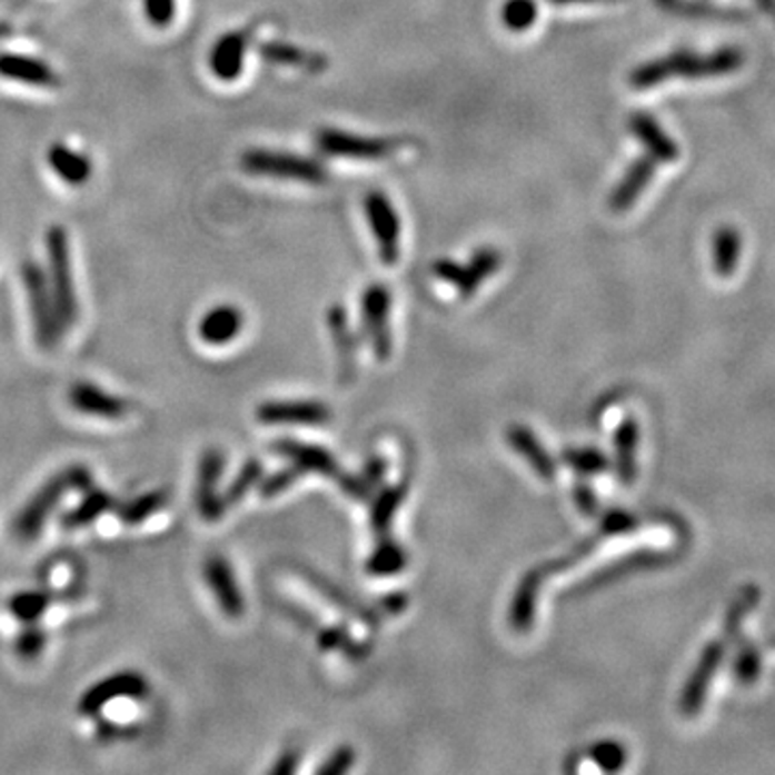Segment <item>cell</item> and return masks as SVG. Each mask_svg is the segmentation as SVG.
<instances>
[{
	"mask_svg": "<svg viewBox=\"0 0 775 775\" xmlns=\"http://www.w3.org/2000/svg\"><path fill=\"white\" fill-rule=\"evenodd\" d=\"M142 7L149 24H153L156 29H167L175 20V0H142Z\"/></svg>",
	"mask_w": 775,
	"mask_h": 775,
	"instance_id": "74e56055",
	"label": "cell"
},
{
	"mask_svg": "<svg viewBox=\"0 0 775 775\" xmlns=\"http://www.w3.org/2000/svg\"><path fill=\"white\" fill-rule=\"evenodd\" d=\"M636 425L632 420H627L616 436L618 444V470L623 474L625 480L634 478V446H636Z\"/></svg>",
	"mask_w": 775,
	"mask_h": 775,
	"instance_id": "e575fe53",
	"label": "cell"
},
{
	"mask_svg": "<svg viewBox=\"0 0 775 775\" xmlns=\"http://www.w3.org/2000/svg\"><path fill=\"white\" fill-rule=\"evenodd\" d=\"M739 236L733 229H722L715 236V266L722 274H728L737 264Z\"/></svg>",
	"mask_w": 775,
	"mask_h": 775,
	"instance_id": "836d02e7",
	"label": "cell"
},
{
	"mask_svg": "<svg viewBox=\"0 0 775 775\" xmlns=\"http://www.w3.org/2000/svg\"><path fill=\"white\" fill-rule=\"evenodd\" d=\"M365 211L381 264L397 266L401 257V218L397 207L381 190H371L365 197Z\"/></svg>",
	"mask_w": 775,
	"mask_h": 775,
	"instance_id": "ba28073f",
	"label": "cell"
},
{
	"mask_svg": "<svg viewBox=\"0 0 775 775\" xmlns=\"http://www.w3.org/2000/svg\"><path fill=\"white\" fill-rule=\"evenodd\" d=\"M302 474V470H300L298 466H291V468L282 470V473L274 474V476H270V478L261 485V494H264L266 498H271V496H276V494H282V491H285L287 487H291Z\"/></svg>",
	"mask_w": 775,
	"mask_h": 775,
	"instance_id": "ab89813d",
	"label": "cell"
},
{
	"mask_svg": "<svg viewBox=\"0 0 775 775\" xmlns=\"http://www.w3.org/2000/svg\"><path fill=\"white\" fill-rule=\"evenodd\" d=\"M575 503L584 510V513H593L595 510V496L590 491V487L586 483H577L574 489Z\"/></svg>",
	"mask_w": 775,
	"mask_h": 775,
	"instance_id": "7bdbcfd3",
	"label": "cell"
},
{
	"mask_svg": "<svg viewBox=\"0 0 775 775\" xmlns=\"http://www.w3.org/2000/svg\"><path fill=\"white\" fill-rule=\"evenodd\" d=\"M405 491H407L405 485H395V487L384 489L379 494V498L375 500L371 508V526L377 539H384L388 535L393 517H395L397 508L404 503Z\"/></svg>",
	"mask_w": 775,
	"mask_h": 775,
	"instance_id": "4316f807",
	"label": "cell"
},
{
	"mask_svg": "<svg viewBox=\"0 0 775 775\" xmlns=\"http://www.w3.org/2000/svg\"><path fill=\"white\" fill-rule=\"evenodd\" d=\"M225 468V457L218 448L205 450L199 464V483H197V506L205 521H218L229 506L225 498L218 496V480Z\"/></svg>",
	"mask_w": 775,
	"mask_h": 775,
	"instance_id": "8fae6325",
	"label": "cell"
},
{
	"mask_svg": "<svg viewBox=\"0 0 775 775\" xmlns=\"http://www.w3.org/2000/svg\"><path fill=\"white\" fill-rule=\"evenodd\" d=\"M563 461L569 468H574L575 473L586 474V476L606 470L607 464L606 457L597 450H574V448L563 453Z\"/></svg>",
	"mask_w": 775,
	"mask_h": 775,
	"instance_id": "d590c367",
	"label": "cell"
},
{
	"mask_svg": "<svg viewBox=\"0 0 775 775\" xmlns=\"http://www.w3.org/2000/svg\"><path fill=\"white\" fill-rule=\"evenodd\" d=\"M362 308V321H365V335L371 342L372 354L379 360H386L393 349L390 337V291L386 285L375 282L367 287L360 300Z\"/></svg>",
	"mask_w": 775,
	"mask_h": 775,
	"instance_id": "9c48e42d",
	"label": "cell"
},
{
	"mask_svg": "<svg viewBox=\"0 0 775 775\" xmlns=\"http://www.w3.org/2000/svg\"><path fill=\"white\" fill-rule=\"evenodd\" d=\"M46 646V632L37 623H27V627L16 638V653L22 659H34Z\"/></svg>",
	"mask_w": 775,
	"mask_h": 775,
	"instance_id": "8d00e7d4",
	"label": "cell"
},
{
	"mask_svg": "<svg viewBox=\"0 0 775 775\" xmlns=\"http://www.w3.org/2000/svg\"><path fill=\"white\" fill-rule=\"evenodd\" d=\"M9 34H11V29H9V24L0 22V39H7Z\"/></svg>",
	"mask_w": 775,
	"mask_h": 775,
	"instance_id": "c3c4849f",
	"label": "cell"
},
{
	"mask_svg": "<svg viewBox=\"0 0 775 775\" xmlns=\"http://www.w3.org/2000/svg\"><path fill=\"white\" fill-rule=\"evenodd\" d=\"M261 474H264L261 461L250 459V461L241 468V473L237 474L236 480L229 485V489H227V494H225V505H237V503L261 480Z\"/></svg>",
	"mask_w": 775,
	"mask_h": 775,
	"instance_id": "d6a6232c",
	"label": "cell"
},
{
	"mask_svg": "<svg viewBox=\"0 0 775 775\" xmlns=\"http://www.w3.org/2000/svg\"><path fill=\"white\" fill-rule=\"evenodd\" d=\"M319 646H321L324 650H337L338 648V650L349 653L356 644L351 642L347 632H342V629H338V627H330V629H324V632H321V636H319Z\"/></svg>",
	"mask_w": 775,
	"mask_h": 775,
	"instance_id": "b9f144b4",
	"label": "cell"
},
{
	"mask_svg": "<svg viewBox=\"0 0 775 775\" xmlns=\"http://www.w3.org/2000/svg\"><path fill=\"white\" fill-rule=\"evenodd\" d=\"M503 268V252L496 248H478L473 255V259L464 266L453 259H438L431 270L438 276L439 280L453 285L461 298H473L480 282H485L491 274Z\"/></svg>",
	"mask_w": 775,
	"mask_h": 775,
	"instance_id": "52a82bcc",
	"label": "cell"
},
{
	"mask_svg": "<svg viewBox=\"0 0 775 775\" xmlns=\"http://www.w3.org/2000/svg\"><path fill=\"white\" fill-rule=\"evenodd\" d=\"M304 575H306V579L312 582L315 588H317L324 597H328L338 609L347 612V614L354 616V618H360V620L367 623V625H375V614H372L371 609L356 604L347 593H342L340 588H337V586L330 584V582H326L324 577H319V575L312 574V572H306Z\"/></svg>",
	"mask_w": 775,
	"mask_h": 775,
	"instance_id": "f1b7e54d",
	"label": "cell"
},
{
	"mask_svg": "<svg viewBox=\"0 0 775 775\" xmlns=\"http://www.w3.org/2000/svg\"><path fill=\"white\" fill-rule=\"evenodd\" d=\"M328 326L335 338L338 354V367H340V381H351L356 377V338L351 335L349 319L342 306L335 304L328 310Z\"/></svg>",
	"mask_w": 775,
	"mask_h": 775,
	"instance_id": "7402d4cb",
	"label": "cell"
},
{
	"mask_svg": "<svg viewBox=\"0 0 775 775\" xmlns=\"http://www.w3.org/2000/svg\"><path fill=\"white\" fill-rule=\"evenodd\" d=\"M593 761H597L607 772H616L625 763V749L616 743H599L590 749Z\"/></svg>",
	"mask_w": 775,
	"mask_h": 775,
	"instance_id": "f35d334b",
	"label": "cell"
},
{
	"mask_svg": "<svg viewBox=\"0 0 775 775\" xmlns=\"http://www.w3.org/2000/svg\"><path fill=\"white\" fill-rule=\"evenodd\" d=\"M629 130L648 149V156L655 158L657 162H675L678 158L675 140L668 138L666 132L657 126V121H653L648 115H642V112L632 115Z\"/></svg>",
	"mask_w": 775,
	"mask_h": 775,
	"instance_id": "603a6c76",
	"label": "cell"
},
{
	"mask_svg": "<svg viewBox=\"0 0 775 775\" xmlns=\"http://www.w3.org/2000/svg\"><path fill=\"white\" fill-rule=\"evenodd\" d=\"M274 453L289 457L304 474L317 473L324 476H338V466L335 457L319 448V446H306L300 441H291V439H280L274 444Z\"/></svg>",
	"mask_w": 775,
	"mask_h": 775,
	"instance_id": "ffe728a7",
	"label": "cell"
},
{
	"mask_svg": "<svg viewBox=\"0 0 775 775\" xmlns=\"http://www.w3.org/2000/svg\"><path fill=\"white\" fill-rule=\"evenodd\" d=\"M147 694H149L147 678L138 673H132V670H126V673L108 676L100 683H96L91 689H87L78 703V711L85 717H93L110 701H117V698L142 701Z\"/></svg>",
	"mask_w": 775,
	"mask_h": 775,
	"instance_id": "30bf717a",
	"label": "cell"
},
{
	"mask_svg": "<svg viewBox=\"0 0 775 775\" xmlns=\"http://www.w3.org/2000/svg\"><path fill=\"white\" fill-rule=\"evenodd\" d=\"M46 257H48V282L59 308L63 328H71L78 319V296L71 270V250L68 231L59 225L50 227L46 234Z\"/></svg>",
	"mask_w": 775,
	"mask_h": 775,
	"instance_id": "3957f363",
	"label": "cell"
},
{
	"mask_svg": "<svg viewBox=\"0 0 775 775\" xmlns=\"http://www.w3.org/2000/svg\"><path fill=\"white\" fill-rule=\"evenodd\" d=\"M22 282L27 289V300H29L31 317H33L34 338L43 349H52V347H57V342H59L66 328L61 324L59 308H57L50 282H48V271L34 261H24L22 264Z\"/></svg>",
	"mask_w": 775,
	"mask_h": 775,
	"instance_id": "5b68a950",
	"label": "cell"
},
{
	"mask_svg": "<svg viewBox=\"0 0 775 775\" xmlns=\"http://www.w3.org/2000/svg\"><path fill=\"white\" fill-rule=\"evenodd\" d=\"M381 607H386L390 614H397L405 607V597L404 595H390L388 599L381 602Z\"/></svg>",
	"mask_w": 775,
	"mask_h": 775,
	"instance_id": "bcb514c9",
	"label": "cell"
},
{
	"mask_svg": "<svg viewBox=\"0 0 775 775\" xmlns=\"http://www.w3.org/2000/svg\"><path fill=\"white\" fill-rule=\"evenodd\" d=\"M91 487H93V476L82 466H73V468L57 474L34 494L33 498L29 500V505L20 510V515L16 517V524H13L16 535L20 539H34L41 533L48 515L59 506L61 498L68 491H76V489L89 491Z\"/></svg>",
	"mask_w": 775,
	"mask_h": 775,
	"instance_id": "7a4b0ae2",
	"label": "cell"
},
{
	"mask_svg": "<svg viewBox=\"0 0 775 775\" xmlns=\"http://www.w3.org/2000/svg\"><path fill=\"white\" fill-rule=\"evenodd\" d=\"M384 474H386V461L377 457V459H371V461L365 466L362 478L367 480V485L372 489V487L384 478Z\"/></svg>",
	"mask_w": 775,
	"mask_h": 775,
	"instance_id": "f6af8a7d",
	"label": "cell"
},
{
	"mask_svg": "<svg viewBox=\"0 0 775 775\" xmlns=\"http://www.w3.org/2000/svg\"><path fill=\"white\" fill-rule=\"evenodd\" d=\"M115 506V498L101 489H89L87 491V498L76 506L73 510H69L63 515L61 524L63 528L68 530H76V528H85L89 524H93L100 515H103L106 510H110Z\"/></svg>",
	"mask_w": 775,
	"mask_h": 775,
	"instance_id": "484cf974",
	"label": "cell"
},
{
	"mask_svg": "<svg viewBox=\"0 0 775 775\" xmlns=\"http://www.w3.org/2000/svg\"><path fill=\"white\" fill-rule=\"evenodd\" d=\"M317 147L321 153L332 158L377 162L390 158L401 147V140L358 136L335 128H324L317 132Z\"/></svg>",
	"mask_w": 775,
	"mask_h": 775,
	"instance_id": "8992f818",
	"label": "cell"
},
{
	"mask_svg": "<svg viewBox=\"0 0 775 775\" xmlns=\"http://www.w3.org/2000/svg\"><path fill=\"white\" fill-rule=\"evenodd\" d=\"M298 763H300V754L298 752H287L274 767H271V774L276 775H289L294 774L298 769Z\"/></svg>",
	"mask_w": 775,
	"mask_h": 775,
	"instance_id": "ee69618b",
	"label": "cell"
},
{
	"mask_svg": "<svg viewBox=\"0 0 775 775\" xmlns=\"http://www.w3.org/2000/svg\"><path fill=\"white\" fill-rule=\"evenodd\" d=\"M169 500V494L165 489H156V491H149V494H142L138 496L135 500L130 503H123V505L117 508V515L123 524L128 526H138L142 524L145 519H149L153 513H158L160 508H165Z\"/></svg>",
	"mask_w": 775,
	"mask_h": 775,
	"instance_id": "83f0119b",
	"label": "cell"
},
{
	"mask_svg": "<svg viewBox=\"0 0 775 775\" xmlns=\"http://www.w3.org/2000/svg\"><path fill=\"white\" fill-rule=\"evenodd\" d=\"M742 63L743 54L737 50H719L713 57H696L689 52H676L673 57L650 61L642 68L634 69L629 80H632L634 89H650V87H655L668 78H675V76H689V78L719 76V73L735 71Z\"/></svg>",
	"mask_w": 775,
	"mask_h": 775,
	"instance_id": "6da1fadb",
	"label": "cell"
},
{
	"mask_svg": "<svg viewBox=\"0 0 775 775\" xmlns=\"http://www.w3.org/2000/svg\"><path fill=\"white\" fill-rule=\"evenodd\" d=\"M244 312L234 304H218L207 310L199 321V337L213 347L227 345L241 332Z\"/></svg>",
	"mask_w": 775,
	"mask_h": 775,
	"instance_id": "2e32d148",
	"label": "cell"
},
{
	"mask_svg": "<svg viewBox=\"0 0 775 775\" xmlns=\"http://www.w3.org/2000/svg\"><path fill=\"white\" fill-rule=\"evenodd\" d=\"M69 404L73 405L78 411L108 418V420H119L128 414V404L106 390H101L96 384L78 381L69 390Z\"/></svg>",
	"mask_w": 775,
	"mask_h": 775,
	"instance_id": "9a60e30c",
	"label": "cell"
},
{
	"mask_svg": "<svg viewBox=\"0 0 775 775\" xmlns=\"http://www.w3.org/2000/svg\"><path fill=\"white\" fill-rule=\"evenodd\" d=\"M259 54L280 68H300L308 73H321L328 68V59L319 52H308L300 46L287 43V41H268L259 48Z\"/></svg>",
	"mask_w": 775,
	"mask_h": 775,
	"instance_id": "d6986e66",
	"label": "cell"
},
{
	"mask_svg": "<svg viewBox=\"0 0 775 775\" xmlns=\"http://www.w3.org/2000/svg\"><path fill=\"white\" fill-rule=\"evenodd\" d=\"M405 567L404 549L399 547V543L395 540L379 539V545L375 547L369 563H367V572L371 575H393L399 574Z\"/></svg>",
	"mask_w": 775,
	"mask_h": 775,
	"instance_id": "4dcf8cb0",
	"label": "cell"
},
{
	"mask_svg": "<svg viewBox=\"0 0 775 775\" xmlns=\"http://www.w3.org/2000/svg\"><path fill=\"white\" fill-rule=\"evenodd\" d=\"M46 160L52 172L69 186H82L93 175L91 160L66 142H52L46 151Z\"/></svg>",
	"mask_w": 775,
	"mask_h": 775,
	"instance_id": "ac0fdd59",
	"label": "cell"
},
{
	"mask_svg": "<svg viewBox=\"0 0 775 775\" xmlns=\"http://www.w3.org/2000/svg\"><path fill=\"white\" fill-rule=\"evenodd\" d=\"M250 34L246 31H231L220 34L209 52V69L216 78L231 82L244 71Z\"/></svg>",
	"mask_w": 775,
	"mask_h": 775,
	"instance_id": "7c38bea8",
	"label": "cell"
},
{
	"mask_svg": "<svg viewBox=\"0 0 775 775\" xmlns=\"http://www.w3.org/2000/svg\"><path fill=\"white\" fill-rule=\"evenodd\" d=\"M257 418L266 425L287 423V425H324L330 420V409L317 401H296V404H266L257 409Z\"/></svg>",
	"mask_w": 775,
	"mask_h": 775,
	"instance_id": "e0dca14e",
	"label": "cell"
},
{
	"mask_svg": "<svg viewBox=\"0 0 775 775\" xmlns=\"http://www.w3.org/2000/svg\"><path fill=\"white\" fill-rule=\"evenodd\" d=\"M503 22L506 29L513 33L528 31L539 16V4L537 0H506L503 4Z\"/></svg>",
	"mask_w": 775,
	"mask_h": 775,
	"instance_id": "1f68e13d",
	"label": "cell"
},
{
	"mask_svg": "<svg viewBox=\"0 0 775 775\" xmlns=\"http://www.w3.org/2000/svg\"><path fill=\"white\" fill-rule=\"evenodd\" d=\"M52 599L54 595L50 590H24L9 599V612L22 623H37Z\"/></svg>",
	"mask_w": 775,
	"mask_h": 775,
	"instance_id": "f546056e",
	"label": "cell"
},
{
	"mask_svg": "<svg viewBox=\"0 0 775 775\" xmlns=\"http://www.w3.org/2000/svg\"><path fill=\"white\" fill-rule=\"evenodd\" d=\"M356 754L351 747H338L337 752L317 769L319 775H340L351 769Z\"/></svg>",
	"mask_w": 775,
	"mask_h": 775,
	"instance_id": "60d3db41",
	"label": "cell"
},
{
	"mask_svg": "<svg viewBox=\"0 0 775 775\" xmlns=\"http://www.w3.org/2000/svg\"><path fill=\"white\" fill-rule=\"evenodd\" d=\"M0 76L13 82H24L41 89L59 87V76L46 61L18 54V52H0Z\"/></svg>",
	"mask_w": 775,
	"mask_h": 775,
	"instance_id": "5bb4252c",
	"label": "cell"
},
{
	"mask_svg": "<svg viewBox=\"0 0 775 775\" xmlns=\"http://www.w3.org/2000/svg\"><path fill=\"white\" fill-rule=\"evenodd\" d=\"M506 438L510 441V446L530 464V468L539 474L543 480H552L556 476L554 459L547 455V450L543 448L539 439L533 436L530 429H526L521 425H510Z\"/></svg>",
	"mask_w": 775,
	"mask_h": 775,
	"instance_id": "cb8c5ba5",
	"label": "cell"
},
{
	"mask_svg": "<svg viewBox=\"0 0 775 775\" xmlns=\"http://www.w3.org/2000/svg\"><path fill=\"white\" fill-rule=\"evenodd\" d=\"M239 165L248 175H257V177L302 181L312 186L328 181V170L324 169L321 162L312 158H304L298 153H287V151L248 149L241 153Z\"/></svg>",
	"mask_w": 775,
	"mask_h": 775,
	"instance_id": "277c9868",
	"label": "cell"
},
{
	"mask_svg": "<svg viewBox=\"0 0 775 775\" xmlns=\"http://www.w3.org/2000/svg\"><path fill=\"white\" fill-rule=\"evenodd\" d=\"M552 4H579V2H612V0H547Z\"/></svg>",
	"mask_w": 775,
	"mask_h": 775,
	"instance_id": "7dc6e473",
	"label": "cell"
},
{
	"mask_svg": "<svg viewBox=\"0 0 775 775\" xmlns=\"http://www.w3.org/2000/svg\"><path fill=\"white\" fill-rule=\"evenodd\" d=\"M540 569H533L521 577L517 593L510 604V627L515 632H528L535 623V612H537V595H539Z\"/></svg>",
	"mask_w": 775,
	"mask_h": 775,
	"instance_id": "d4e9b609",
	"label": "cell"
},
{
	"mask_svg": "<svg viewBox=\"0 0 775 775\" xmlns=\"http://www.w3.org/2000/svg\"><path fill=\"white\" fill-rule=\"evenodd\" d=\"M202 575H205V582L209 584L220 609L231 618L241 616L244 614V595L239 593L231 565L222 556H211L202 567Z\"/></svg>",
	"mask_w": 775,
	"mask_h": 775,
	"instance_id": "4fadbf2b",
	"label": "cell"
},
{
	"mask_svg": "<svg viewBox=\"0 0 775 775\" xmlns=\"http://www.w3.org/2000/svg\"><path fill=\"white\" fill-rule=\"evenodd\" d=\"M655 165H657V160L648 156V158H642L629 167L609 197L612 211H627L634 202L638 201V197L644 192V188L648 186V181L655 172Z\"/></svg>",
	"mask_w": 775,
	"mask_h": 775,
	"instance_id": "44dd1931",
	"label": "cell"
}]
</instances>
